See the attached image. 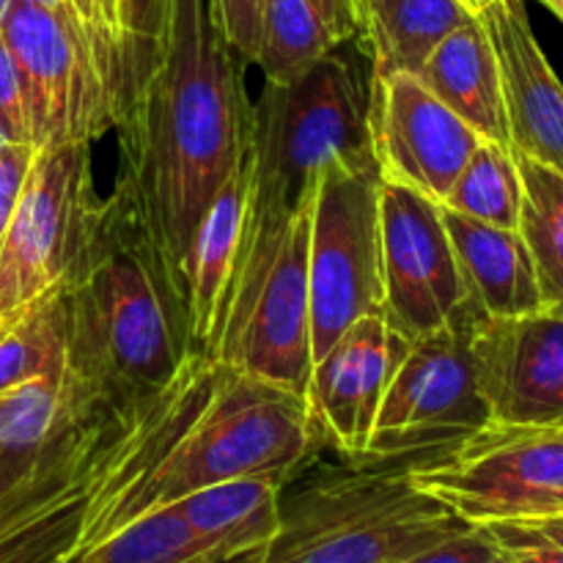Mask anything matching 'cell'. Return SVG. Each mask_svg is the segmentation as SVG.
Here are the masks:
<instances>
[{
	"label": "cell",
	"instance_id": "cell-12",
	"mask_svg": "<svg viewBox=\"0 0 563 563\" xmlns=\"http://www.w3.org/2000/svg\"><path fill=\"white\" fill-rule=\"evenodd\" d=\"M0 38L22 75L33 146L93 143L113 130L102 82L58 5L11 0Z\"/></svg>",
	"mask_w": 563,
	"mask_h": 563
},
{
	"label": "cell",
	"instance_id": "cell-28",
	"mask_svg": "<svg viewBox=\"0 0 563 563\" xmlns=\"http://www.w3.org/2000/svg\"><path fill=\"white\" fill-rule=\"evenodd\" d=\"M64 311L60 286L22 311L0 319V390L38 374L64 372Z\"/></svg>",
	"mask_w": 563,
	"mask_h": 563
},
{
	"label": "cell",
	"instance_id": "cell-27",
	"mask_svg": "<svg viewBox=\"0 0 563 563\" xmlns=\"http://www.w3.org/2000/svg\"><path fill=\"white\" fill-rule=\"evenodd\" d=\"M440 207L478 223L520 231L522 179L515 152L493 141L478 143Z\"/></svg>",
	"mask_w": 563,
	"mask_h": 563
},
{
	"label": "cell",
	"instance_id": "cell-36",
	"mask_svg": "<svg viewBox=\"0 0 563 563\" xmlns=\"http://www.w3.org/2000/svg\"><path fill=\"white\" fill-rule=\"evenodd\" d=\"M522 526H531L533 531H539L542 537H548L550 542L559 544L563 550V515H553V517H542V520H531L522 522Z\"/></svg>",
	"mask_w": 563,
	"mask_h": 563
},
{
	"label": "cell",
	"instance_id": "cell-3",
	"mask_svg": "<svg viewBox=\"0 0 563 563\" xmlns=\"http://www.w3.org/2000/svg\"><path fill=\"white\" fill-rule=\"evenodd\" d=\"M322 445L324 438L306 396L214 363L207 396L179 432L126 487L108 493L110 476L121 460L115 462L99 489L75 555L86 553L135 517L212 484L267 476L286 487L317 460Z\"/></svg>",
	"mask_w": 563,
	"mask_h": 563
},
{
	"label": "cell",
	"instance_id": "cell-13",
	"mask_svg": "<svg viewBox=\"0 0 563 563\" xmlns=\"http://www.w3.org/2000/svg\"><path fill=\"white\" fill-rule=\"evenodd\" d=\"M482 141L418 75L372 77L368 148L383 181L443 203Z\"/></svg>",
	"mask_w": 563,
	"mask_h": 563
},
{
	"label": "cell",
	"instance_id": "cell-2",
	"mask_svg": "<svg viewBox=\"0 0 563 563\" xmlns=\"http://www.w3.org/2000/svg\"><path fill=\"white\" fill-rule=\"evenodd\" d=\"M60 311L64 374L80 418L143 410L196 355L185 284L121 174L60 284Z\"/></svg>",
	"mask_w": 563,
	"mask_h": 563
},
{
	"label": "cell",
	"instance_id": "cell-15",
	"mask_svg": "<svg viewBox=\"0 0 563 563\" xmlns=\"http://www.w3.org/2000/svg\"><path fill=\"white\" fill-rule=\"evenodd\" d=\"M410 341L383 313L363 317L313 363L308 407L324 445L344 460H361L385 388L405 361Z\"/></svg>",
	"mask_w": 563,
	"mask_h": 563
},
{
	"label": "cell",
	"instance_id": "cell-5",
	"mask_svg": "<svg viewBox=\"0 0 563 563\" xmlns=\"http://www.w3.org/2000/svg\"><path fill=\"white\" fill-rule=\"evenodd\" d=\"M368 88L372 75L366 80L339 49L300 80L264 82L251 108L247 225H273L295 212L330 159L372 157Z\"/></svg>",
	"mask_w": 563,
	"mask_h": 563
},
{
	"label": "cell",
	"instance_id": "cell-35",
	"mask_svg": "<svg viewBox=\"0 0 563 563\" xmlns=\"http://www.w3.org/2000/svg\"><path fill=\"white\" fill-rule=\"evenodd\" d=\"M311 3L339 47L357 38V31H361V5H357V0H311Z\"/></svg>",
	"mask_w": 563,
	"mask_h": 563
},
{
	"label": "cell",
	"instance_id": "cell-7",
	"mask_svg": "<svg viewBox=\"0 0 563 563\" xmlns=\"http://www.w3.org/2000/svg\"><path fill=\"white\" fill-rule=\"evenodd\" d=\"M379 185L374 157H335L317 176L308 240L313 363L357 319L383 313Z\"/></svg>",
	"mask_w": 563,
	"mask_h": 563
},
{
	"label": "cell",
	"instance_id": "cell-4",
	"mask_svg": "<svg viewBox=\"0 0 563 563\" xmlns=\"http://www.w3.org/2000/svg\"><path fill=\"white\" fill-rule=\"evenodd\" d=\"M467 526L410 482V465L344 460L284 487L278 533L218 563H399Z\"/></svg>",
	"mask_w": 563,
	"mask_h": 563
},
{
	"label": "cell",
	"instance_id": "cell-22",
	"mask_svg": "<svg viewBox=\"0 0 563 563\" xmlns=\"http://www.w3.org/2000/svg\"><path fill=\"white\" fill-rule=\"evenodd\" d=\"M473 14L465 0H361V31L372 77L418 75L438 44Z\"/></svg>",
	"mask_w": 563,
	"mask_h": 563
},
{
	"label": "cell",
	"instance_id": "cell-31",
	"mask_svg": "<svg viewBox=\"0 0 563 563\" xmlns=\"http://www.w3.org/2000/svg\"><path fill=\"white\" fill-rule=\"evenodd\" d=\"M0 137L5 143H31V113H27L25 86L16 60L0 38Z\"/></svg>",
	"mask_w": 563,
	"mask_h": 563
},
{
	"label": "cell",
	"instance_id": "cell-42",
	"mask_svg": "<svg viewBox=\"0 0 563 563\" xmlns=\"http://www.w3.org/2000/svg\"><path fill=\"white\" fill-rule=\"evenodd\" d=\"M42 3H49V5H58V3H55V0H42Z\"/></svg>",
	"mask_w": 563,
	"mask_h": 563
},
{
	"label": "cell",
	"instance_id": "cell-8",
	"mask_svg": "<svg viewBox=\"0 0 563 563\" xmlns=\"http://www.w3.org/2000/svg\"><path fill=\"white\" fill-rule=\"evenodd\" d=\"M93 143L36 148L20 203L0 242V319L64 284L86 253L104 198Z\"/></svg>",
	"mask_w": 563,
	"mask_h": 563
},
{
	"label": "cell",
	"instance_id": "cell-16",
	"mask_svg": "<svg viewBox=\"0 0 563 563\" xmlns=\"http://www.w3.org/2000/svg\"><path fill=\"white\" fill-rule=\"evenodd\" d=\"M476 16L498 58L511 148L563 174V82L533 33L526 0H493Z\"/></svg>",
	"mask_w": 563,
	"mask_h": 563
},
{
	"label": "cell",
	"instance_id": "cell-33",
	"mask_svg": "<svg viewBox=\"0 0 563 563\" xmlns=\"http://www.w3.org/2000/svg\"><path fill=\"white\" fill-rule=\"evenodd\" d=\"M495 542L515 559V563H563V550L539 531L522 522H487Z\"/></svg>",
	"mask_w": 563,
	"mask_h": 563
},
{
	"label": "cell",
	"instance_id": "cell-14",
	"mask_svg": "<svg viewBox=\"0 0 563 563\" xmlns=\"http://www.w3.org/2000/svg\"><path fill=\"white\" fill-rule=\"evenodd\" d=\"M471 355L493 423L563 427V311L478 317Z\"/></svg>",
	"mask_w": 563,
	"mask_h": 563
},
{
	"label": "cell",
	"instance_id": "cell-37",
	"mask_svg": "<svg viewBox=\"0 0 563 563\" xmlns=\"http://www.w3.org/2000/svg\"><path fill=\"white\" fill-rule=\"evenodd\" d=\"M27 465H22V467H16V465H5V462H0V493H3L5 487H9L11 482H14L16 476H20L22 471H25Z\"/></svg>",
	"mask_w": 563,
	"mask_h": 563
},
{
	"label": "cell",
	"instance_id": "cell-43",
	"mask_svg": "<svg viewBox=\"0 0 563 563\" xmlns=\"http://www.w3.org/2000/svg\"><path fill=\"white\" fill-rule=\"evenodd\" d=\"M5 146V141H3V137H0V148H3Z\"/></svg>",
	"mask_w": 563,
	"mask_h": 563
},
{
	"label": "cell",
	"instance_id": "cell-1",
	"mask_svg": "<svg viewBox=\"0 0 563 563\" xmlns=\"http://www.w3.org/2000/svg\"><path fill=\"white\" fill-rule=\"evenodd\" d=\"M242 64L209 0H170L163 53L113 126L119 174L179 278L203 212L251 143Z\"/></svg>",
	"mask_w": 563,
	"mask_h": 563
},
{
	"label": "cell",
	"instance_id": "cell-30",
	"mask_svg": "<svg viewBox=\"0 0 563 563\" xmlns=\"http://www.w3.org/2000/svg\"><path fill=\"white\" fill-rule=\"evenodd\" d=\"M225 44L245 64H256L267 0H209Z\"/></svg>",
	"mask_w": 563,
	"mask_h": 563
},
{
	"label": "cell",
	"instance_id": "cell-25",
	"mask_svg": "<svg viewBox=\"0 0 563 563\" xmlns=\"http://www.w3.org/2000/svg\"><path fill=\"white\" fill-rule=\"evenodd\" d=\"M218 550L203 542L174 504L135 517L69 563H218Z\"/></svg>",
	"mask_w": 563,
	"mask_h": 563
},
{
	"label": "cell",
	"instance_id": "cell-40",
	"mask_svg": "<svg viewBox=\"0 0 563 563\" xmlns=\"http://www.w3.org/2000/svg\"><path fill=\"white\" fill-rule=\"evenodd\" d=\"M548 9H553L555 14H559V20L563 22V0H550V3H548Z\"/></svg>",
	"mask_w": 563,
	"mask_h": 563
},
{
	"label": "cell",
	"instance_id": "cell-41",
	"mask_svg": "<svg viewBox=\"0 0 563 563\" xmlns=\"http://www.w3.org/2000/svg\"><path fill=\"white\" fill-rule=\"evenodd\" d=\"M9 3L11 0H0V25H3V16H5V11H9Z\"/></svg>",
	"mask_w": 563,
	"mask_h": 563
},
{
	"label": "cell",
	"instance_id": "cell-26",
	"mask_svg": "<svg viewBox=\"0 0 563 563\" xmlns=\"http://www.w3.org/2000/svg\"><path fill=\"white\" fill-rule=\"evenodd\" d=\"M333 49L339 44L311 0H267L256 53L264 82L286 86L300 80Z\"/></svg>",
	"mask_w": 563,
	"mask_h": 563
},
{
	"label": "cell",
	"instance_id": "cell-24",
	"mask_svg": "<svg viewBox=\"0 0 563 563\" xmlns=\"http://www.w3.org/2000/svg\"><path fill=\"white\" fill-rule=\"evenodd\" d=\"M515 159L522 179L520 234L537 264L544 306L563 311V174L520 152Z\"/></svg>",
	"mask_w": 563,
	"mask_h": 563
},
{
	"label": "cell",
	"instance_id": "cell-45",
	"mask_svg": "<svg viewBox=\"0 0 563 563\" xmlns=\"http://www.w3.org/2000/svg\"><path fill=\"white\" fill-rule=\"evenodd\" d=\"M357 5H361V0H357Z\"/></svg>",
	"mask_w": 563,
	"mask_h": 563
},
{
	"label": "cell",
	"instance_id": "cell-20",
	"mask_svg": "<svg viewBox=\"0 0 563 563\" xmlns=\"http://www.w3.org/2000/svg\"><path fill=\"white\" fill-rule=\"evenodd\" d=\"M157 401L143 412H137L135 418H130L126 427L110 440L108 449L58 498L49 500L44 509L22 520L20 526L0 533V563H69L75 559L77 544H80V537L86 531V522L91 517V509L97 504V495L102 489L104 478L110 476L115 462L124 456L132 440L141 434V429L146 427Z\"/></svg>",
	"mask_w": 563,
	"mask_h": 563
},
{
	"label": "cell",
	"instance_id": "cell-17",
	"mask_svg": "<svg viewBox=\"0 0 563 563\" xmlns=\"http://www.w3.org/2000/svg\"><path fill=\"white\" fill-rule=\"evenodd\" d=\"M247 212H251V168H247L245 152L240 168L229 176V181L220 187L203 212L192 234L190 251H187L185 273H181L192 350L203 357L212 350L220 322H223L236 264L245 247Z\"/></svg>",
	"mask_w": 563,
	"mask_h": 563
},
{
	"label": "cell",
	"instance_id": "cell-10",
	"mask_svg": "<svg viewBox=\"0 0 563 563\" xmlns=\"http://www.w3.org/2000/svg\"><path fill=\"white\" fill-rule=\"evenodd\" d=\"M493 423L476 383L471 328L410 341L379 401L363 462L421 465Z\"/></svg>",
	"mask_w": 563,
	"mask_h": 563
},
{
	"label": "cell",
	"instance_id": "cell-18",
	"mask_svg": "<svg viewBox=\"0 0 563 563\" xmlns=\"http://www.w3.org/2000/svg\"><path fill=\"white\" fill-rule=\"evenodd\" d=\"M456 264L482 317H522L544 308L528 242L520 231L478 223L440 207Z\"/></svg>",
	"mask_w": 563,
	"mask_h": 563
},
{
	"label": "cell",
	"instance_id": "cell-38",
	"mask_svg": "<svg viewBox=\"0 0 563 563\" xmlns=\"http://www.w3.org/2000/svg\"><path fill=\"white\" fill-rule=\"evenodd\" d=\"M487 563H515V559H511V555H509V553H506V550H504V548H500V544H498V553H495V555H493V559H489Z\"/></svg>",
	"mask_w": 563,
	"mask_h": 563
},
{
	"label": "cell",
	"instance_id": "cell-9",
	"mask_svg": "<svg viewBox=\"0 0 563 563\" xmlns=\"http://www.w3.org/2000/svg\"><path fill=\"white\" fill-rule=\"evenodd\" d=\"M410 482L473 526L563 515V427L487 423Z\"/></svg>",
	"mask_w": 563,
	"mask_h": 563
},
{
	"label": "cell",
	"instance_id": "cell-34",
	"mask_svg": "<svg viewBox=\"0 0 563 563\" xmlns=\"http://www.w3.org/2000/svg\"><path fill=\"white\" fill-rule=\"evenodd\" d=\"M33 154H36V146H31V143H5L0 148V242H3L5 229H9L16 203H20Z\"/></svg>",
	"mask_w": 563,
	"mask_h": 563
},
{
	"label": "cell",
	"instance_id": "cell-23",
	"mask_svg": "<svg viewBox=\"0 0 563 563\" xmlns=\"http://www.w3.org/2000/svg\"><path fill=\"white\" fill-rule=\"evenodd\" d=\"M80 421L88 418L77 412L64 372L38 374L0 390V462L31 465Z\"/></svg>",
	"mask_w": 563,
	"mask_h": 563
},
{
	"label": "cell",
	"instance_id": "cell-19",
	"mask_svg": "<svg viewBox=\"0 0 563 563\" xmlns=\"http://www.w3.org/2000/svg\"><path fill=\"white\" fill-rule=\"evenodd\" d=\"M418 77L484 141L511 148L498 58L478 16L451 31Z\"/></svg>",
	"mask_w": 563,
	"mask_h": 563
},
{
	"label": "cell",
	"instance_id": "cell-44",
	"mask_svg": "<svg viewBox=\"0 0 563 563\" xmlns=\"http://www.w3.org/2000/svg\"><path fill=\"white\" fill-rule=\"evenodd\" d=\"M542 3H544V5H548V3H550V0H542Z\"/></svg>",
	"mask_w": 563,
	"mask_h": 563
},
{
	"label": "cell",
	"instance_id": "cell-32",
	"mask_svg": "<svg viewBox=\"0 0 563 563\" xmlns=\"http://www.w3.org/2000/svg\"><path fill=\"white\" fill-rule=\"evenodd\" d=\"M495 553L498 542L493 533L484 526H467L399 563H487Z\"/></svg>",
	"mask_w": 563,
	"mask_h": 563
},
{
	"label": "cell",
	"instance_id": "cell-21",
	"mask_svg": "<svg viewBox=\"0 0 563 563\" xmlns=\"http://www.w3.org/2000/svg\"><path fill=\"white\" fill-rule=\"evenodd\" d=\"M280 493L284 484L275 478H231L196 489L174 506L187 526L225 561L262 548L278 533Z\"/></svg>",
	"mask_w": 563,
	"mask_h": 563
},
{
	"label": "cell",
	"instance_id": "cell-29",
	"mask_svg": "<svg viewBox=\"0 0 563 563\" xmlns=\"http://www.w3.org/2000/svg\"><path fill=\"white\" fill-rule=\"evenodd\" d=\"M126 33V71H130V102L163 53L168 33L170 0H119ZM126 102V104H130ZM126 110V108H124Z\"/></svg>",
	"mask_w": 563,
	"mask_h": 563
},
{
	"label": "cell",
	"instance_id": "cell-39",
	"mask_svg": "<svg viewBox=\"0 0 563 563\" xmlns=\"http://www.w3.org/2000/svg\"><path fill=\"white\" fill-rule=\"evenodd\" d=\"M489 3H493V0H465V5L473 11V14H478L482 9H487Z\"/></svg>",
	"mask_w": 563,
	"mask_h": 563
},
{
	"label": "cell",
	"instance_id": "cell-6",
	"mask_svg": "<svg viewBox=\"0 0 563 563\" xmlns=\"http://www.w3.org/2000/svg\"><path fill=\"white\" fill-rule=\"evenodd\" d=\"M317 187V185H313ZM311 203L273 225H247L218 339L207 361L306 396L311 383L308 240Z\"/></svg>",
	"mask_w": 563,
	"mask_h": 563
},
{
	"label": "cell",
	"instance_id": "cell-11",
	"mask_svg": "<svg viewBox=\"0 0 563 563\" xmlns=\"http://www.w3.org/2000/svg\"><path fill=\"white\" fill-rule=\"evenodd\" d=\"M383 317L407 341L471 328L482 311L456 264L440 203L407 187L379 185Z\"/></svg>",
	"mask_w": 563,
	"mask_h": 563
}]
</instances>
